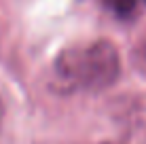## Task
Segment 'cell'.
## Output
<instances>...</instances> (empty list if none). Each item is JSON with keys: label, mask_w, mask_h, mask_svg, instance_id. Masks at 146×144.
<instances>
[{"label": "cell", "mask_w": 146, "mask_h": 144, "mask_svg": "<svg viewBox=\"0 0 146 144\" xmlns=\"http://www.w3.org/2000/svg\"><path fill=\"white\" fill-rule=\"evenodd\" d=\"M55 76L72 91H100L121 74V57L110 40L68 47L55 57Z\"/></svg>", "instance_id": "cell-1"}, {"label": "cell", "mask_w": 146, "mask_h": 144, "mask_svg": "<svg viewBox=\"0 0 146 144\" xmlns=\"http://www.w3.org/2000/svg\"><path fill=\"white\" fill-rule=\"evenodd\" d=\"M102 4L119 19H131L138 11V0H102Z\"/></svg>", "instance_id": "cell-2"}, {"label": "cell", "mask_w": 146, "mask_h": 144, "mask_svg": "<svg viewBox=\"0 0 146 144\" xmlns=\"http://www.w3.org/2000/svg\"><path fill=\"white\" fill-rule=\"evenodd\" d=\"M140 57L146 59V38L142 40V44H140Z\"/></svg>", "instance_id": "cell-3"}, {"label": "cell", "mask_w": 146, "mask_h": 144, "mask_svg": "<svg viewBox=\"0 0 146 144\" xmlns=\"http://www.w3.org/2000/svg\"><path fill=\"white\" fill-rule=\"evenodd\" d=\"M0 123H2V102H0Z\"/></svg>", "instance_id": "cell-4"}, {"label": "cell", "mask_w": 146, "mask_h": 144, "mask_svg": "<svg viewBox=\"0 0 146 144\" xmlns=\"http://www.w3.org/2000/svg\"><path fill=\"white\" fill-rule=\"evenodd\" d=\"M144 2H146V0H144Z\"/></svg>", "instance_id": "cell-5"}]
</instances>
